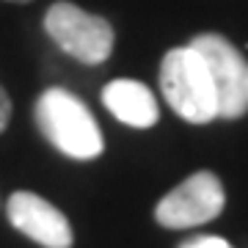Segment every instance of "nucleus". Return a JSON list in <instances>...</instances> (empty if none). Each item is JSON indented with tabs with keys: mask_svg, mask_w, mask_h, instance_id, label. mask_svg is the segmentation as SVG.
<instances>
[{
	"mask_svg": "<svg viewBox=\"0 0 248 248\" xmlns=\"http://www.w3.org/2000/svg\"><path fill=\"white\" fill-rule=\"evenodd\" d=\"M11 3H31V0H11Z\"/></svg>",
	"mask_w": 248,
	"mask_h": 248,
	"instance_id": "nucleus-10",
	"label": "nucleus"
},
{
	"mask_svg": "<svg viewBox=\"0 0 248 248\" xmlns=\"http://www.w3.org/2000/svg\"><path fill=\"white\" fill-rule=\"evenodd\" d=\"M160 89L163 97L190 124H207L218 119V102L210 72L204 66L202 55L193 47H174L166 53L160 63Z\"/></svg>",
	"mask_w": 248,
	"mask_h": 248,
	"instance_id": "nucleus-2",
	"label": "nucleus"
},
{
	"mask_svg": "<svg viewBox=\"0 0 248 248\" xmlns=\"http://www.w3.org/2000/svg\"><path fill=\"white\" fill-rule=\"evenodd\" d=\"M102 105L130 127H152L157 122V99L138 80H113L102 89Z\"/></svg>",
	"mask_w": 248,
	"mask_h": 248,
	"instance_id": "nucleus-7",
	"label": "nucleus"
},
{
	"mask_svg": "<svg viewBox=\"0 0 248 248\" xmlns=\"http://www.w3.org/2000/svg\"><path fill=\"white\" fill-rule=\"evenodd\" d=\"M179 248H232L223 237H213V234H199V237L185 240Z\"/></svg>",
	"mask_w": 248,
	"mask_h": 248,
	"instance_id": "nucleus-8",
	"label": "nucleus"
},
{
	"mask_svg": "<svg viewBox=\"0 0 248 248\" xmlns=\"http://www.w3.org/2000/svg\"><path fill=\"white\" fill-rule=\"evenodd\" d=\"M9 221L17 232H22L25 237L45 248H72L75 234L66 221V215L45 202L42 196L28 193V190H17L6 204Z\"/></svg>",
	"mask_w": 248,
	"mask_h": 248,
	"instance_id": "nucleus-6",
	"label": "nucleus"
},
{
	"mask_svg": "<svg viewBox=\"0 0 248 248\" xmlns=\"http://www.w3.org/2000/svg\"><path fill=\"white\" fill-rule=\"evenodd\" d=\"M210 72L218 102V119H240L248 110V61L229 39L202 33L190 42Z\"/></svg>",
	"mask_w": 248,
	"mask_h": 248,
	"instance_id": "nucleus-4",
	"label": "nucleus"
},
{
	"mask_svg": "<svg viewBox=\"0 0 248 248\" xmlns=\"http://www.w3.org/2000/svg\"><path fill=\"white\" fill-rule=\"evenodd\" d=\"M223 204H226V193L221 179L213 171H199L160 199L155 207V218L166 229H190L215 221Z\"/></svg>",
	"mask_w": 248,
	"mask_h": 248,
	"instance_id": "nucleus-5",
	"label": "nucleus"
},
{
	"mask_svg": "<svg viewBox=\"0 0 248 248\" xmlns=\"http://www.w3.org/2000/svg\"><path fill=\"white\" fill-rule=\"evenodd\" d=\"M36 124L58 152L75 160H94L105 143L86 102L66 89H47L36 102Z\"/></svg>",
	"mask_w": 248,
	"mask_h": 248,
	"instance_id": "nucleus-1",
	"label": "nucleus"
},
{
	"mask_svg": "<svg viewBox=\"0 0 248 248\" xmlns=\"http://www.w3.org/2000/svg\"><path fill=\"white\" fill-rule=\"evenodd\" d=\"M45 31L66 55L80 63H102L113 53V28L105 17L58 0L45 14Z\"/></svg>",
	"mask_w": 248,
	"mask_h": 248,
	"instance_id": "nucleus-3",
	"label": "nucleus"
},
{
	"mask_svg": "<svg viewBox=\"0 0 248 248\" xmlns=\"http://www.w3.org/2000/svg\"><path fill=\"white\" fill-rule=\"evenodd\" d=\"M9 119H11V99L6 94V89L0 86V133L9 127Z\"/></svg>",
	"mask_w": 248,
	"mask_h": 248,
	"instance_id": "nucleus-9",
	"label": "nucleus"
}]
</instances>
